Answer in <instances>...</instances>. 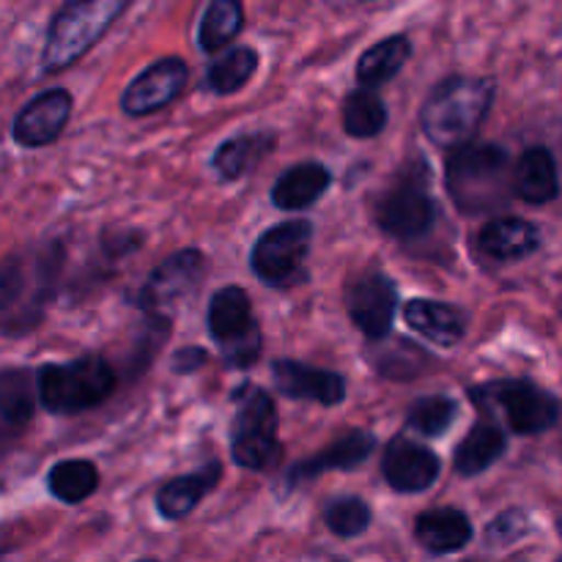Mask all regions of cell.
I'll list each match as a JSON object with an SVG mask.
<instances>
[{"label":"cell","mask_w":562,"mask_h":562,"mask_svg":"<svg viewBox=\"0 0 562 562\" xmlns=\"http://www.w3.org/2000/svg\"><path fill=\"white\" fill-rule=\"evenodd\" d=\"M278 146V135L272 130L239 132L217 146L212 157V170L223 181H239L250 176Z\"/></svg>","instance_id":"obj_22"},{"label":"cell","mask_w":562,"mask_h":562,"mask_svg":"<svg viewBox=\"0 0 562 562\" xmlns=\"http://www.w3.org/2000/svg\"><path fill=\"white\" fill-rule=\"evenodd\" d=\"M47 488L66 505H80L99 488V470L93 461L66 459L47 472Z\"/></svg>","instance_id":"obj_31"},{"label":"cell","mask_w":562,"mask_h":562,"mask_svg":"<svg viewBox=\"0 0 562 562\" xmlns=\"http://www.w3.org/2000/svg\"><path fill=\"white\" fill-rule=\"evenodd\" d=\"M470 401L483 415L505 417L508 428L519 437H538L560 423V398L530 379H497V382L470 387Z\"/></svg>","instance_id":"obj_7"},{"label":"cell","mask_w":562,"mask_h":562,"mask_svg":"<svg viewBox=\"0 0 562 562\" xmlns=\"http://www.w3.org/2000/svg\"><path fill=\"white\" fill-rule=\"evenodd\" d=\"M366 3H371V0H366Z\"/></svg>","instance_id":"obj_37"},{"label":"cell","mask_w":562,"mask_h":562,"mask_svg":"<svg viewBox=\"0 0 562 562\" xmlns=\"http://www.w3.org/2000/svg\"><path fill=\"white\" fill-rule=\"evenodd\" d=\"M344 305L355 327L368 340L379 344L393 329L395 313H398V285L390 274L371 269L346 285Z\"/></svg>","instance_id":"obj_12"},{"label":"cell","mask_w":562,"mask_h":562,"mask_svg":"<svg viewBox=\"0 0 562 562\" xmlns=\"http://www.w3.org/2000/svg\"><path fill=\"white\" fill-rule=\"evenodd\" d=\"M340 121H344V132L357 140L366 137L382 135L384 126L390 121L387 102L382 99L379 88H355L346 93L344 104H340Z\"/></svg>","instance_id":"obj_28"},{"label":"cell","mask_w":562,"mask_h":562,"mask_svg":"<svg viewBox=\"0 0 562 562\" xmlns=\"http://www.w3.org/2000/svg\"><path fill=\"white\" fill-rule=\"evenodd\" d=\"M376 225L395 241H417L434 231L439 203L431 195V170L423 154L406 159L373 203Z\"/></svg>","instance_id":"obj_5"},{"label":"cell","mask_w":562,"mask_h":562,"mask_svg":"<svg viewBox=\"0 0 562 562\" xmlns=\"http://www.w3.org/2000/svg\"><path fill=\"white\" fill-rule=\"evenodd\" d=\"M530 530V521H527V514L519 508H510L505 514H499L497 519L488 525L486 530V541L492 547H508V543L519 541L521 536H527Z\"/></svg>","instance_id":"obj_34"},{"label":"cell","mask_w":562,"mask_h":562,"mask_svg":"<svg viewBox=\"0 0 562 562\" xmlns=\"http://www.w3.org/2000/svg\"><path fill=\"white\" fill-rule=\"evenodd\" d=\"M313 223L305 217L272 225L256 239L250 250V269L269 289H291L307 278Z\"/></svg>","instance_id":"obj_10"},{"label":"cell","mask_w":562,"mask_h":562,"mask_svg":"<svg viewBox=\"0 0 562 562\" xmlns=\"http://www.w3.org/2000/svg\"><path fill=\"white\" fill-rule=\"evenodd\" d=\"M442 461L431 448L417 439L398 434L387 442L382 456V475L387 486L398 494L428 492L439 481Z\"/></svg>","instance_id":"obj_14"},{"label":"cell","mask_w":562,"mask_h":562,"mask_svg":"<svg viewBox=\"0 0 562 562\" xmlns=\"http://www.w3.org/2000/svg\"><path fill=\"white\" fill-rule=\"evenodd\" d=\"M190 82V66L179 55L154 60L121 93V110L130 119H146L170 108Z\"/></svg>","instance_id":"obj_13"},{"label":"cell","mask_w":562,"mask_h":562,"mask_svg":"<svg viewBox=\"0 0 562 562\" xmlns=\"http://www.w3.org/2000/svg\"><path fill=\"white\" fill-rule=\"evenodd\" d=\"M324 525L338 538L362 536L371 527V505L355 494L329 499L327 508H324Z\"/></svg>","instance_id":"obj_33"},{"label":"cell","mask_w":562,"mask_h":562,"mask_svg":"<svg viewBox=\"0 0 562 562\" xmlns=\"http://www.w3.org/2000/svg\"><path fill=\"white\" fill-rule=\"evenodd\" d=\"M137 562H157V560H137Z\"/></svg>","instance_id":"obj_36"},{"label":"cell","mask_w":562,"mask_h":562,"mask_svg":"<svg viewBox=\"0 0 562 562\" xmlns=\"http://www.w3.org/2000/svg\"><path fill=\"white\" fill-rule=\"evenodd\" d=\"M245 27V5L241 0H209L198 22V47L203 53H217L228 47Z\"/></svg>","instance_id":"obj_29"},{"label":"cell","mask_w":562,"mask_h":562,"mask_svg":"<svg viewBox=\"0 0 562 562\" xmlns=\"http://www.w3.org/2000/svg\"><path fill=\"white\" fill-rule=\"evenodd\" d=\"M272 382L278 393L291 401H311L322 406H338L346 401V379L340 373L300 360H274Z\"/></svg>","instance_id":"obj_17"},{"label":"cell","mask_w":562,"mask_h":562,"mask_svg":"<svg viewBox=\"0 0 562 562\" xmlns=\"http://www.w3.org/2000/svg\"><path fill=\"white\" fill-rule=\"evenodd\" d=\"M220 477H223V467L217 461H209L206 467L190 472V475H179L168 481L157 492L159 516L168 521L187 519L203 503V497L217 486Z\"/></svg>","instance_id":"obj_25"},{"label":"cell","mask_w":562,"mask_h":562,"mask_svg":"<svg viewBox=\"0 0 562 562\" xmlns=\"http://www.w3.org/2000/svg\"><path fill=\"white\" fill-rule=\"evenodd\" d=\"M258 69V53L252 47H231L228 53L220 55L217 60L206 66V91H212L214 97H231V93L241 91V88L250 82V77Z\"/></svg>","instance_id":"obj_30"},{"label":"cell","mask_w":562,"mask_h":562,"mask_svg":"<svg viewBox=\"0 0 562 562\" xmlns=\"http://www.w3.org/2000/svg\"><path fill=\"white\" fill-rule=\"evenodd\" d=\"M376 437L371 431H362V428H355V431L344 434V437L335 439L333 445H327L324 450H318L316 456H311L302 464H294L289 472V486H300V483L316 481L318 475L329 470H357L360 464H366L368 459L376 450Z\"/></svg>","instance_id":"obj_19"},{"label":"cell","mask_w":562,"mask_h":562,"mask_svg":"<svg viewBox=\"0 0 562 562\" xmlns=\"http://www.w3.org/2000/svg\"><path fill=\"white\" fill-rule=\"evenodd\" d=\"M209 355L201 346H181V349L173 351L170 357V371L179 373V376H187V373H198L203 366H206Z\"/></svg>","instance_id":"obj_35"},{"label":"cell","mask_w":562,"mask_h":562,"mask_svg":"<svg viewBox=\"0 0 562 562\" xmlns=\"http://www.w3.org/2000/svg\"><path fill=\"white\" fill-rule=\"evenodd\" d=\"M71 93L66 88H47L36 93L11 121V140L22 148H44L64 135L71 115Z\"/></svg>","instance_id":"obj_15"},{"label":"cell","mask_w":562,"mask_h":562,"mask_svg":"<svg viewBox=\"0 0 562 562\" xmlns=\"http://www.w3.org/2000/svg\"><path fill=\"white\" fill-rule=\"evenodd\" d=\"M404 318L417 335L442 349L459 346L470 329V313L442 300H409L404 307Z\"/></svg>","instance_id":"obj_21"},{"label":"cell","mask_w":562,"mask_h":562,"mask_svg":"<svg viewBox=\"0 0 562 562\" xmlns=\"http://www.w3.org/2000/svg\"><path fill=\"white\" fill-rule=\"evenodd\" d=\"M472 521L459 508H434L417 516L415 538L426 552L453 554L472 541Z\"/></svg>","instance_id":"obj_26"},{"label":"cell","mask_w":562,"mask_h":562,"mask_svg":"<svg viewBox=\"0 0 562 562\" xmlns=\"http://www.w3.org/2000/svg\"><path fill=\"white\" fill-rule=\"evenodd\" d=\"M206 329L231 371H245L261 357V324L252 316V302L239 285L214 291L206 307Z\"/></svg>","instance_id":"obj_9"},{"label":"cell","mask_w":562,"mask_h":562,"mask_svg":"<svg viewBox=\"0 0 562 562\" xmlns=\"http://www.w3.org/2000/svg\"><path fill=\"white\" fill-rule=\"evenodd\" d=\"M132 0H66L47 25L42 71L58 75L86 58L104 33L124 16Z\"/></svg>","instance_id":"obj_4"},{"label":"cell","mask_w":562,"mask_h":562,"mask_svg":"<svg viewBox=\"0 0 562 562\" xmlns=\"http://www.w3.org/2000/svg\"><path fill=\"white\" fill-rule=\"evenodd\" d=\"M203 278H206V256L195 247H187V250L173 252L159 267H154L146 283L137 289L132 305L148 316L170 318L168 313L176 305H181L187 296L195 294Z\"/></svg>","instance_id":"obj_11"},{"label":"cell","mask_w":562,"mask_h":562,"mask_svg":"<svg viewBox=\"0 0 562 562\" xmlns=\"http://www.w3.org/2000/svg\"><path fill=\"white\" fill-rule=\"evenodd\" d=\"M510 192L532 206L558 201L560 173L552 148L530 146L521 151V157L510 165Z\"/></svg>","instance_id":"obj_20"},{"label":"cell","mask_w":562,"mask_h":562,"mask_svg":"<svg viewBox=\"0 0 562 562\" xmlns=\"http://www.w3.org/2000/svg\"><path fill=\"white\" fill-rule=\"evenodd\" d=\"M36 417V371L0 368V456L27 434Z\"/></svg>","instance_id":"obj_16"},{"label":"cell","mask_w":562,"mask_h":562,"mask_svg":"<svg viewBox=\"0 0 562 562\" xmlns=\"http://www.w3.org/2000/svg\"><path fill=\"white\" fill-rule=\"evenodd\" d=\"M333 184V173L322 162H300L278 176L272 184V203L280 212H305Z\"/></svg>","instance_id":"obj_24"},{"label":"cell","mask_w":562,"mask_h":562,"mask_svg":"<svg viewBox=\"0 0 562 562\" xmlns=\"http://www.w3.org/2000/svg\"><path fill=\"white\" fill-rule=\"evenodd\" d=\"M510 154L497 143L467 140L445 159V187L461 214H494L508 206Z\"/></svg>","instance_id":"obj_2"},{"label":"cell","mask_w":562,"mask_h":562,"mask_svg":"<svg viewBox=\"0 0 562 562\" xmlns=\"http://www.w3.org/2000/svg\"><path fill=\"white\" fill-rule=\"evenodd\" d=\"M508 448V434L503 431L497 420L483 415V420H477L475 426L467 431V437L461 439L459 448L453 453V467L461 477H477L486 470H492L499 459L505 456Z\"/></svg>","instance_id":"obj_23"},{"label":"cell","mask_w":562,"mask_h":562,"mask_svg":"<svg viewBox=\"0 0 562 562\" xmlns=\"http://www.w3.org/2000/svg\"><path fill=\"white\" fill-rule=\"evenodd\" d=\"M541 228L521 217H494L477 231L475 247L486 258L497 263L525 261L532 252L541 250Z\"/></svg>","instance_id":"obj_18"},{"label":"cell","mask_w":562,"mask_h":562,"mask_svg":"<svg viewBox=\"0 0 562 562\" xmlns=\"http://www.w3.org/2000/svg\"><path fill=\"white\" fill-rule=\"evenodd\" d=\"M119 387V373L102 355L47 362L36 371V401L53 415H80L104 404Z\"/></svg>","instance_id":"obj_6"},{"label":"cell","mask_w":562,"mask_h":562,"mask_svg":"<svg viewBox=\"0 0 562 562\" xmlns=\"http://www.w3.org/2000/svg\"><path fill=\"white\" fill-rule=\"evenodd\" d=\"M236 415L231 423V459L241 470L261 472L278 464L280 439H278V406L274 398L261 387L241 384L234 393Z\"/></svg>","instance_id":"obj_8"},{"label":"cell","mask_w":562,"mask_h":562,"mask_svg":"<svg viewBox=\"0 0 562 562\" xmlns=\"http://www.w3.org/2000/svg\"><path fill=\"white\" fill-rule=\"evenodd\" d=\"M412 58V38L406 33H393V36L382 38L357 60V82L362 88H382L393 77L401 75L406 60Z\"/></svg>","instance_id":"obj_27"},{"label":"cell","mask_w":562,"mask_h":562,"mask_svg":"<svg viewBox=\"0 0 562 562\" xmlns=\"http://www.w3.org/2000/svg\"><path fill=\"white\" fill-rule=\"evenodd\" d=\"M64 241L49 239L9 252L0 261V335L25 338L42 327L58 294Z\"/></svg>","instance_id":"obj_1"},{"label":"cell","mask_w":562,"mask_h":562,"mask_svg":"<svg viewBox=\"0 0 562 562\" xmlns=\"http://www.w3.org/2000/svg\"><path fill=\"white\" fill-rule=\"evenodd\" d=\"M494 97L497 82L492 77H448L428 93L423 104V135L439 148H456L472 140L492 113Z\"/></svg>","instance_id":"obj_3"},{"label":"cell","mask_w":562,"mask_h":562,"mask_svg":"<svg viewBox=\"0 0 562 562\" xmlns=\"http://www.w3.org/2000/svg\"><path fill=\"white\" fill-rule=\"evenodd\" d=\"M459 417V404L450 395H423L406 409V428L426 439H439Z\"/></svg>","instance_id":"obj_32"}]
</instances>
